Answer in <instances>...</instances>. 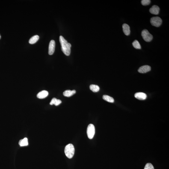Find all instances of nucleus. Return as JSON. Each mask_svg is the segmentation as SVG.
I'll use <instances>...</instances> for the list:
<instances>
[{
  "label": "nucleus",
  "instance_id": "obj_1",
  "mask_svg": "<svg viewBox=\"0 0 169 169\" xmlns=\"http://www.w3.org/2000/svg\"><path fill=\"white\" fill-rule=\"evenodd\" d=\"M59 40L61 46V50L66 55H70L71 52V45L68 43L62 36H60Z\"/></svg>",
  "mask_w": 169,
  "mask_h": 169
},
{
  "label": "nucleus",
  "instance_id": "obj_2",
  "mask_svg": "<svg viewBox=\"0 0 169 169\" xmlns=\"http://www.w3.org/2000/svg\"><path fill=\"white\" fill-rule=\"evenodd\" d=\"M75 148L73 144H69L66 146L65 153L66 157L69 158L73 157L75 153Z\"/></svg>",
  "mask_w": 169,
  "mask_h": 169
},
{
  "label": "nucleus",
  "instance_id": "obj_3",
  "mask_svg": "<svg viewBox=\"0 0 169 169\" xmlns=\"http://www.w3.org/2000/svg\"><path fill=\"white\" fill-rule=\"evenodd\" d=\"M141 35L143 40L146 42H150L153 40V36L149 33L147 30H143L142 32Z\"/></svg>",
  "mask_w": 169,
  "mask_h": 169
},
{
  "label": "nucleus",
  "instance_id": "obj_4",
  "mask_svg": "<svg viewBox=\"0 0 169 169\" xmlns=\"http://www.w3.org/2000/svg\"><path fill=\"white\" fill-rule=\"evenodd\" d=\"M162 20L159 17H154L150 19V23L153 26L159 27L162 24Z\"/></svg>",
  "mask_w": 169,
  "mask_h": 169
},
{
  "label": "nucleus",
  "instance_id": "obj_5",
  "mask_svg": "<svg viewBox=\"0 0 169 169\" xmlns=\"http://www.w3.org/2000/svg\"><path fill=\"white\" fill-rule=\"evenodd\" d=\"M87 134L89 138L92 139L94 137L95 134V128L93 124L89 125L87 129Z\"/></svg>",
  "mask_w": 169,
  "mask_h": 169
},
{
  "label": "nucleus",
  "instance_id": "obj_6",
  "mask_svg": "<svg viewBox=\"0 0 169 169\" xmlns=\"http://www.w3.org/2000/svg\"><path fill=\"white\" fill-rule=\"evenodd\" d=\"M55 42L53 40H51L50 42L49 47L48 53L49 55H52L55 52Z\"/></svg>",
  "mask_w": 169,
  "mask_h": 169
},
{
  "label": "nucleus",
  "instance_id": "obj_7",
  "mask_svg": "<svg viewBox=\"0 0 169 169\" xmlns=\"http://www.w3.org/2000/svg\"><path fill=\"white\" fill-rule=\"evenodd\" d=\"M151 70V67L148 65H145L141 66L138 70L139 72L141 73H145L150 71Z\"/></svg>",
  "mask_w": 169,
  "mask_h": 169
},
{
  "label": "nucleus",
  "instance_id": "obj_8",
  "mask_svg": "<svg viewBox=\"0 0 169 169\" xmlns=\"http://www.w3.org/2000/svg\"><path fill=\"white\" fill-rule=\"evenodd\" d=\"M160 8L158 6L154 5L149 9V12L152 14L158 15L159 14Z\"/></svg>",
  "mask_w": 169,
  "mask_h": 169
},
{
  "label": "nucleus",
  "instance_id": "obj_9",
  "mask_svg": "<svg viewBox=\"0 0 169 169\" xmlns=\"http://www.w3.org/2000/svg\"><path fill=\"white\" fill-rule=\"evenodd\" d=\"M134 96L136 98L139 100H144L147 97V95L145 93L141 92L135 93Z\"/></svg>",
  "mask_w": 169,
  "mask_h": 169
},
{
  "label": "nucleus",
  "instance_id": "obj_10",
  "mask_svg": "<svg viewBox=\"0 0 169 169\" xmlns=\"http://www.w3.org/2000/svg\"><path fill=\"white\" fill-rule=\"evenodd\" d=\"M123 31L125 35L128 36L130 33V27L129 25L126 24H124L123 25Z\"/></svg>",
  "mask_w": 169,
  "mask_h": 169
},
{
  "label": "nucleus",
  "instance_id": "obj_11",
  "mask_svg": "<svg viewBox=\"0 0 169 169\" xmlns=\"http://www.w3.org/2000/svg\"><path fill=\"white\" fill-rule=\"evenodd\" d=\"M48 94L49 93L46 90H42L37 94V97L40 99L45 98L48 96Z\"/></svg>",
  "mask_w": 169,
  "mask_h": 169
},
{
  "label": "nucleus",
  "instance_id": "obj_12",
  "mask_svg": "<svg viewBox=\"0 0 169 169\" xmlns=\"http://www.w3.org/2000/svg\"><path fill=\"white\" fill-rule=\"evenodd\" d=\"M76 91L75 90H67L64 92L63 93V95L66 97H69L73 96L76 93Z\"/></svg>",
  "mask_w": 169,
  "mask_h": 169
},
{
  "label": "nucleus",
  "instance_id": "obj_13",
  "mask_svg": "<svg viewBox=\"0 0 169 169\" xmlns=\"http://www.w3.org/2000/svg\"><path fill=\"white\" fill-rule=\"evenodd\" d=\"M61 101L60 100L57 99L55 98H54L52 99L50 104L51 105H55L56 106L59 105L61 103Z\"/></svg>",
  "mask_w": 169,
  "mask_h": 169
},
{
  "label": "nucleus",
  "instance_id": "obj_14",
  "mask_svg": "<svg viewBox=\"0 0 169 169\" xmlns=\"http://www.w3.org/2000/svg\"><path fill=\"white\" fill-rule=\"evenodd\" d=\"M39 39V37L38 36L35 35L33 36L29 40V43L30 44H34L38 41Z\"/></svg>",
  "mask_w": 169,
  "mask_h": 169
},
{
  "label": "nucleus",
  "instance_id": "obj_15",
  "mask_svg": "<svg viewBox=\"0 0 169 169\" xmlns=\"http://www.w3.org/2000/svg\"><path fill=\"white\" fill-rule=\"evenodd\" d=\"M19 145L21 147L28 145V139L27 138H24L23 139L20 140L19 142Z\"/></svg>",
  "mask_w": 169,
  "mask_h": 169
},
{
  "label": "nucleus",
  "instance_id": "obj_16",
  "mask_svg": "<svg viewBox=\"0 0 169 169\" xmlns=\"http://www.w3.org/2000/svg\"><path fill=\"white\" fill-rule=\"evenodd\" d=\"M103 99L104 100L110 103H114V99L112 97L107 95H104L103 96Z\"/></svg>",
  "mask_w": 169,
  "mask_h": 169
},
{
  "label": "nucleus",
  "instance_id": "obj_17",
  "mask_svg": "<svg viewBox=\"0 0 169 169\" xmlns=\"http://www.w3.org/2000/svg\"><path fill=\"white\" fill-rule=\"evenodd\" d=\"M90 90L94 93L98 92L100 90V87L98 86L95 84H91L90 86Z\"/></svg>",
  "mask_w": 169,
  "mask_h": 169
},
{
  "label": "nucleus",
  "instance_id": "obj_18",
  "mask_svg": "<svg viewBox=\"0 0 169 169\" xmlns=\"http://www.w3.org/2000/svg\"><path fill=\"white\" fill-rule=\"evenodd\" d=\"M133 46V47L137 49H141V46L140 45L139 42L138 40H135L132 43Z\"/></svg>",
  "mask_w": 169,
  "mask_h": 169
},
{
  "label": "nucleus",
  "instance_id": "obj_19",
  "mask_svg": "<svg viewBox=\"0 0 169 169\" xmlns=\"http://www.w3.org/2000/svg\"><path fill=\"white\" fill-rule=\"evenodd\" d=\"M142 5L143 6H146L149 5L151 3L150 0H142L141 1Z\"/></svg>",
  "mask_w": 169,
  "mask_h": 169
},
{
  "label": "nucleus",
  "instance_id": "obj_20",
  "mask_svg": "<svg viewBox=\"0 0 169 169\" xmlns=\"http://www.w3.org/2000/svg\"><path fill=\"white\" fill-rule=\"evenodd\" d=\"M144 169H154L153 166L151 164L147 163L146 164Z\"/></svg>",
  "mask_w": 169,
  "mask_h": 169
},
{
  "label": "nucleus",
  "instance_id": "obj_21",
  "mask_svg": "<svg viewBox=\"0 0 169 169\" xmlns=\"http://www.w3.org/2000/svg\"><path fill=\"white\" fill-rule=\"evenodd\" d=\"M1 34H0V39H1Z\"/></svg>",
  "mask_w": 169,
  "mask_h": 169
}]
</instances>
